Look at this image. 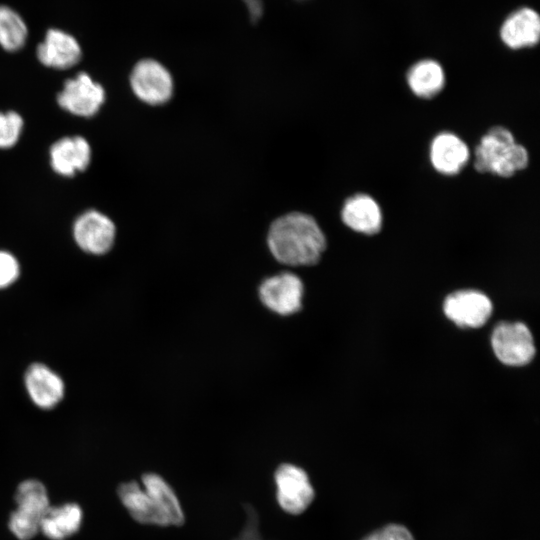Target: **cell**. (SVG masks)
I'll return each mask as SVG.
<instances>
[{
  "label": "cell",
  "instance_id": "cell-1",
  "mask_svg": "<svg viewBox=\"0 0 540 540\" xmlns=\"http://www.w3.org/2000/svg\"><path fill=\"white\" fill-rule=\"evenodd\" d=\"M267 243L273 257L288 266L316 264L327 244L315 218L302 212H290L273 221Z\"/></svg>",
  "mask_w": 540,
  "mask_h": 540
},
{
  "label": "cell",
  "instance_id": "cell-2",
  "mask_svg": "<svg viewBox=\"0 0 540 540\" xmlns=\"http://www.w3.org/2000/svg\"><path fill=\"white\" fill-rule=\"evenodd\" d=\"M117 494L131 517L142 524L180 526L184 514L170 485L159 475L142 476V487L136 481L122 483Z\"/></svg>",
  "mask_w": 540,
  "mask_h": 540
},
{
  "label": "cell",
  "instance_id": "cell-3",
  "mask_svg": "<svg viewBox=\"0 0 540 540\" xmlns=\"http://www.w3.org/2000/svg\"><path fill=\"white\" fill-rule=\"evenodd\" d=\"M474 153V168L478 172L504 178L525 169L529 162L527 149L503 126L490 128L481 137Z\"/></svg>",
  "mask_w": 540,
  "mask_h": 540
},
{
  "label": "cell",
  "instance_id": "cell-4",
  "mask_svg": "<svg viewBox=\"0 0 540 540\" xmlns=\"http://www.w3.org/2000/svg\"><path fill=\"white\" fill-rule=\"evenodd\" d=\"M14 499L17 507L9 517V529L19 540H29L39 532L50 507L47 490L42 482L28 479L18 485Z\"/></svg>",
  "mask_w": 540,
  "mask_h": 540
},
{
  "label": "cell",
  "instance_id": "cell-5",
  "mask_svg": "<svg viewBox=\"0 0 540 540\" xmlns=\"http://www.w3.org/2000/svg\"><path fill=\"white\" fill-rule=\"evenodd\" d=\"M491 345L496 357L509 366L528 364L535 355L533 336L522 322H500L493 329Z\"/></svg>",
  "mask_w": 540,
  "mask_h": 540
},
{
  "label": "cell",
  "instance_id": "cell-6",
  "mask_svg": "<svg viewBox=\"0 0 540 540\" xmlns=\"http://www.w3.org/2000/svg\"><path fill=\"white\" fill-rule=\"evenodd\" d=\"M130 85L134 94L149 105H161L173 94V78L168 69L154 59H142L133 67Z\"/></svg>",
  "mask_w": 540,
  "mask_h": 540
},
{
  "label": "cell",
  "instance_id": "cell-7",
  "mask_svg": "<svg viewBox=\"0 0 540 540\" xmlns=\"http://www.w3.org/2000/svg\"><path fill=\"white\" fill-rule=\"evenodd\" d=\"M277 500L280 507L290 514H301L315 497L307 473L293 464H282L275 472Z\"/></svg>",
  "mask_w": 540,
  "mask_h": 540
},
{
  "label": "cell",
  "instance_id": "cell-8",
  "mask_svg": "<svg viewBox=\"0 0 540 540\" xmlns=\"http://www.w3.org/2000/svg\"><path fill=\"white\" fill-rule=\"evenodd\" d=\"M303 292L301 279L291 272H282L266 278L259 287L261 302L269 310L283 316L300 310Z\"/></svg>",
  "mask_w": 540,
  "mask_h": 540
},
{
  "label": "cell",
  "instance_id": "cell-9",
  "mask_svg": "<svg viewBox=\"0 0 540 540\" xmlns=\"http://www.w3.org/2000/svg\"><path fill=\"white\" fill-rule=\"evenodd\" d=\"M105 100L103 87L87 73L80 72L64 83L58 94V104L66 111L82 117L95 115Z\"/></svg>",
  "mask_w": 540,
  "mask_h": 540
},
{
  "label": "cell",
  "instance_id": "cell-10",
  "mask_svg": "<svg viewBox=\"0 0 540 540\" xmlns=\"http://www.w3.org/2000/svg\"><path fill=\"white\" fill-rule=\"evenodd\" d=\"M443 310L448 319L459 327L478 328L491 316L490 299L476 290H461L446 297Z\"/></svg>",
  "mask_w": 540,
  "mask_h": 540
},
{
  "label": "cell",
  "instance_id": "cell-11",
  "mask_svg": "<svg viewBox=\"0 0 540 540\" xmlns=\"http://www.w3.org/2000/svg\"><path fill=\"white\" fill-rule=\"evenodd\" d=\"M116 227L103 213L89 210L80 215L73 226V236L77 245L91 254H104L114 244Z\"/></svg>",
  "mask_w": 540,
  "mask_h": 540
},
{
  "label": "cell",
  "instance_id": "cell-12",
  "mask_svg": "<svg viewBox=\"0 0 540 540\" xmlns=\"http://www.w3.org/2000/svg\"><path fill=\"white\" fill-rule=\"evenodd\" d=\"M81 56L82 51L77 40L59 29H49L44 41L37 47L39 61L51 68H71L80 61Z\"/></svg>",
  "mask_w": 540,
  "mask_h": 540
},
{
  "label": "cell",
  "instance_id": "cell-13",
  "mask_svg": "<svg viewBox=\"0 0 540 540\" xmlns=\"http://www.w3.org/2000/svg\"><path fill=\"white\" fill-rule=\"evenodd\" d=\"M429 155L437 172L455 175L468 163L470 151L467 144L456 134L441 132L433 138Z\"/></svg>",
  "mask_w": 540,
  "mask_h": 540
},
{
  "label": "cell",
  "instance_id": "cell-14",
  "mask_svg": "<svg viewBox=\"0 0 540 540\" xmlns=\"http://www.w3.org/2000/svg\"><path fill=\"white\" fill-rule=\"evenodd\" d=\"M341 219L355 232L374 235L381 230L383 215L380 205L373 197L358 193L344 202Z\"/></svg>",
  "mask_w": 540,
  "mask_h": 540
},
{
  "label": "cell",
  "instance_id": "cell-15",
  "mask_svg": "<svg viewBox=\"0 0 540 540\" xmlns=\"http://www.w3.org/2000/svg\"><path fill=\"white\" fill-rule=\"evenodd\" d=\"M502 42L517 50L536 45L540 39V17L532 8L523 7L511 13L500 29Z\"/></svg>",
  "mask_w": 540,
  "mask_h": 540
},
{
  "label": "cell",
  "instance_id": "cell-16",
  "mask_svg": "<svg viewBox=\"0 0 540 540\" xmlns=\"http://www.w3.org/2000/svg\"><path fill=\"white\" fill-rule=\"evenodd\" d=\"M91 160V148L81 136L65 137L50 148V163L53 170L66 177L84 171Z\"/></svg>",
  "mask_w": 540,
  "mask_h": 540
},
{
  "label": "cell",
  "instance_id": "cell-17",
  "mask_svg": "<svg viewBox=\"0 0 540 540\" xmlns=\"http://www.w3.org/2000/svg\"><path fill=\"white\" fill-rule=\"evenodd\" d=\"M25 385L35 405L50 409L57 405L64 394L62 379L44 364H32L25 374Z\"/></svg>",
  "mask_w": 540,
  "mask_h": 540
},
{
  "label": "cell",
  "instance_id": "cell-18",
  "mask_svg": "<svg viewBox=\"0 0 540 540\" xmlns=\"http://www.w3.org/2000/svg\"><path fill=\"white\" fill-rule=\"evenodd\" d=\"M82 519V509L76 503L50 506L40 522L39 531L50 540H64L79 530Z\"/></svg>",
  "mask_w": 540,
  "mask_h": 540
},
{
  "label": "cell",
  "instance_id": "cell-19",
  "mask_svg": "<svg viewBox=\"0 0 540 540\" xmlns=\"http://www.w3.org/2000/svg\"><path fill=\"white\" fill-rule=\"evenodd\" d=\"M406 79L410 90L417 97L429 99L444 88L445 72L437 61L424 59L410 67Z\"/></svg>",
  "mask_w": 540,
  "mask_h": 540
},
{
  "label": "cell",
  "instance_id": "cell-20",
  "mask_svg": "<svg viewBox=\"0 0 540 540\" xmlns=\"http://www.w3.org/2000/svg\"><path fill=\"white\" fill-rule=\"evenodd\" d=\"M28 29L21 16L8 6L0 5V46L10 52L21 49Z\"/></svg>",
  "mask_w": 540,
  "mask_h": 540
},
{
  "label": "cell",
  "instance_id": "cell-21",
  "mask_svg": "<svg viewBox=\"0 0 540 540\" xmlns=\"http://www.w3.org/2000/svg\"><path fill=\"white\" fill-rule=\"evenodd\" d=\"M23 127L22 117L13 111L0 112V148H10L18 141Z\"/></svg>",
  "mask_w": 540,
  "mask_h": 540
},
{
  "label": "cell",
  "instance_id": "cell-22",
  "mask_svg": "<svg viewBox=\"0 0 540 540\" xmlns=\"http://www.w3.org/2000/svg\"><path fill=\"white\" fill-rule=\"evenodd\" d=\"M20 268L16 258L5 251H0V288L12 284L19 276Z\"/></svg>",
  "mask_w": 540,
  "mask_h": 540
},
{
  "label": "cell",
  "instance_id": "cell-23",
  "mask_svg": "<svg viewBox=\"0 0 540 540\" xmlns=\"http://www.w3.org/2000/svg\"><path fill=\"white\" fill-rule=\"evenodd\" d=\"M246 523L243 531L235 540H259V520L253 507H246Z\"/></svg>",
  "mask_w": 540,
  "mask_h": 540
},
{
  "label": "cell",
  "instance_id": "cell-24",
  "mask_svg": "<svg viewBox=\"0 0 540 540\" xmlns=\"http://www.w3.org/2000/svg\"><path fill=\"white\" fill-rule=\"evenodd\" d=\"M380 532L383 540H415L410 530L401 524H388Z\"/></svg>",
  "mask_w": 540,
  "mask_h": 540
},
{
  "label": "cell",
  "instance_id": "cell-25",
  "mask_svg": "<svg viewBox=\"0 0 540 540\" xmlns=\"http://www.w3.org/2000/svg\"><path fill=\"white\" fill-rule=\"evenodd\" d=\"M245 4L249 17L252 21H257L263 14V3L261 0H242Z\"/></svg>",
  "mask_w": 540,
  "mask_h": 540
},
{
  "label": "cell",
  "instance_id": "cell-26",
  "mask_svg": "<svg viewBox=\"0 0 540 540\" xmlns=\"http://www.w3.org/2000/svg\"><path fill=\"white\" fill-rule=\"evenodd\" d=\"M362 540H383V537H382V534H381L380 529H379L377 531H374V532L370 533L369 535H367Z\"/></svg>",
  "mask_w": 540,
  "mask_h": 540
}]
</instances>
